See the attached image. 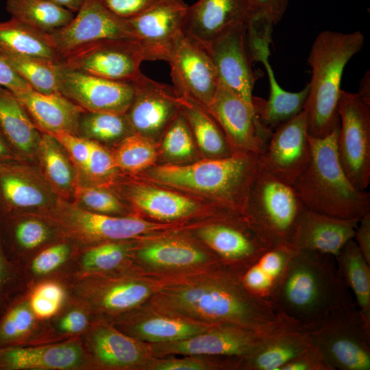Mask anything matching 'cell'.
<instances>
[{
	"label": "cell",
	"mask_w": 370,
	"mask_h": 370,
	"mask_svg": "<svg viewBox=\"0 0 370 370\" xmlns=\"http://www.w3.org/2000/svg\"><path fill=\"white\" fill-rule=\"evenodd\" d=\"M151 304L164 314L239 326L262 334L273 331L281 321L269 303L250 294L239 275L223 267L201 279L162 287Z\"/></svg>",
	"instance_id": "6da1fadb"
},
{
	"label": "cell",
	"mask_w": 370,
	"mask_h": 370,
	"mask_svg": "<svg viewBox=\"0 0 370 370\" xmlns=\"http://www.w3.org/2000/svg\"><path fill=\"white\" fill-rule=\"evenodd\" d=\"M348 291L334 257L297 250L271 304L277 314L312 331Z\"/></svg>",
	"instance_id": "7a4b0ae2"
},
{
	"label": "cell",
	"mask_w": 370,
	"mask_h": 370,
	"mask_svg": "<svg viewBox=\"0 0 370 370\" xmlns=\"http://www.w3.org/2000/svg\"><path fill=\"white\" fill-rule=\"evenodd\" d=\"M259 165L258 154L238 151L190 164L158 166L147 175L156 183L203 194L219 209L243 213Z\"/></svg>",
	"instance_id": "3957f363"
},
{
	"label": "cell",
	"mask_w": 370,
	"mask_h": 370,
	"mask_svg": "<svg viewBox=\"0 0 370 370\" xmlns=\"http://www.w3.org/2000/svg\"><path fill=\"white\" fill-rule=\"evenodd\" d=\"M336 127L323 138L308 135L310 160L292 186L310 210L343 219H360L370 212V194L355 187L338 160Z\"/></svg>",
	"instance_id": "277c9868"
},
{
	"label": "cell",
	"mask_w": 370,
	"mask_h": 370,
	"mask_svg": "<svg viewBox=\"0 0 370 370\" xmlns=\"http://www.w3.org/2000/svg\"><path fill=\"white\" fill-rule=\"evenodd\" d=\"M360 31L321 32L314 39L307 61L311 68L309 92L304 108L308 135L323 138L339 125L341 83L347 62L362 48Z\"/></svg>",
	"instance_id": "5b68a950"
},
{
	"label": "cell",
	"mask_w": 370,
	"mask_h": 370,
	"mask_svg": "<svg viewBox=\"0 0 370 370\" xmlns=\"http://www.w3.org/2000/svg\"><path fill=\"white\" fill-rule=\"evenodd\" d=\"M310 334L331 370L370 369V324L349 291Z\"/></svg>",
	"instance_id": "8992f818"
},
{
	"label": "cell",
	"mask_w": 370,
	"mask_h": 370,
	"mask_svg": "<svg viewBox=\"0 0 370 370\" xmlns=\"http://www.w3.org/2000/svg\"><path fill=\"white\" fill-rule=\"evenodd\" d=\"M305 209L292 185L259 165L243 214L272 246H290Z\"/></svg>",
	"instance_id": "52a82bcc"
},
{
	"label": "cell",
	"mask_w": 370,
	"mask_h": 370,
	"mask_svg": "<svg viewBox=\"0 0 370 370\" xmlns=\"http://www.w3.org/2000/svg\"><path fill=\"white\" fill-rule=\"evenodd\" d=\"M45 213L56 223L63 237L79 248L108 241L136 239L173 227L134 215L116 217L92 212L61 199Z\"/></svg>",
	"instance_id": "ba28073f"
},
{
	"label": "cell",
	"mask_w": 370,
	"mask_h": 370,
	"mask_svg": "<svg viewBox=\"0 0 370 370\" xmlns=\"http://www.w3.org/2000/svg\"><path fill=\"white\" fill-rule=\"evenodd\" d=\"M336 150L352 184L366 190L370 183V103L358 93L341 90Z\"/></svg>",
	"instance_id": "9c48e42d"
},
{
	"label": "cell",
	"mask_w": 370,
	"mask_h": 370,
	"mask_svg": "<svg viewBox=\"0 0 370 370\" xmlns=\"http://www.w3.org/2000/svg\"><path fill=\"white\" fill-rule=\"evenodd\" d=\"M197 234L219 257L223 267L238 275L272 247L240 212L222 210L217 220L204 225Z\"/></svg>",
	"instance_id": "30bf717a"
},
{
	"label": "cell",
	"mask_w": 370,
	"mask_h": 370,
	"mask_svg": "<svg viewBox=\"0 0 370 370\" xmlns=\"http://www.w3.org/2000/svg\"><path fill=\"white\" fill-rule=\"evenodd\" d=\"M69 295L82 302L95 319L107 320L136 310L152 294L151 287L130 273L85 275L68 284Z\"/></svg>",
	"instance_id": "8fae6325"
},
{
	"label": "cell",
	"mask_w": 370,
	"mask_h": 370,
	"mask_svg": "<svg viewBox=\"0 0 370 370\" xmlns=\"http://www.w3.org/2000/svg\"><path fill=\"white\" fill-rule=\"evenodd\" d=\"M144 51L135 38H109L82 45L60 62L69 69L97 77L132 82L141 74Z\"/></svg>",
	"instance_id": "7c38bea8"
},
{
	"label": "cell",
	"mask_w": 370,
	"mask_h": 370,
	"mask_svg": "<svg viewBox=\"0 0 370 370\" xmlns=\"http://www.w3.org/2000/svg\"><path fill=\"white\" fill-rule=\"evenodd\" d=\"M59 199L36 162L0 161V216L16 212L45 213Z\"/></svg>",
	"instance_id": "4fadbf2b"
},
{
	"label": "cell",
	"mask_w": 370,
	"mask_h": 370,
	"mask_svg": "<svg viewBox=\"0 0 370 370\" xmlns=\"http://www.w3.org/2000/svg\"><path fill=\"white\" fill-rule=\"evenodd\" d=\"M207 109L223 131L233 153H261L272 132L260 123L253 106L220 77L216 92Z\"/></svg>",
	"instance_id": "5bb4252c"
},
{
	"label": "cell",
	"mask_w": 370,
	"mask_h": 370,
	"mask_svg": "<svg viewBox=\"0 0 370 370\" xmlns=\"http://www.w3.org/2000/svg\"><path fill=\"white\" fill-rule=\"evenodd\" d=\"M166 61L171 66V76L177 95L207 108L216 92L219 76L206 49L184 32Z\"/></svg>",
	"instance_id": "9a60e30c"
},
{
	"label": "cell",
	"mask_w": 370,
	"mask_h": 370,
	"mask_svg": "<svg viewBox=\"0 0 370 370\" xmlns=\"http://www.w3.org/2000/svg\"><path fill=\"white\" fill-rule=\"evenodd\" d=\"M58 92L83 110L125 114L134 92L132 82L110 80L64 66L58 67Z\"/></svg>",
	"instance_id": "2e32d148"
},
{
	"label": "cell",
	"mask_w": 370,
	"mask_h": 370,
	"mask_svg": "<svg viewBox=\"0 0 370 370\" xmlns=\"http://www.w3.org/2000/svg\"><path fill=\"white\" fill-rule=\"evenodd\" d=\"M258 156L264 169L292 185L311 156L304 111L274 130Z\"/></svg>",
	"instance_id": "e0dca14e"
},
{
	"label": "cell",
	"mask_w": 370,
	"mask_h": 370,
	"mask_svg": "<svg viewBox=\"0 0 370 370\" xmlns=\"http://www.w3.org/2000/svg\"><path fill=\"white\" fill-rule=\"evenodd\" d=\"M188 5L183 0H160L141 14L126 20L146 60H166L184 34Z\"/></svg>",
	"instance_id": "ac0fdd59"
},
{
	"label": "cell",
	"mask_w": 370,
	"mask_h": 370,
	"mask_svg": "<svg viewBox=\"0 0 370 370\" xmlns=\"http://www.w3.org/2000/svg\"><path fill=\"white\" fill-rule=\"evenodd\" d=\"M0 370H97L80 338L29 346L0 347Z\"/></svg>",
	"instance_id": "d6986e66"
},
{
	"label": "cell",
	"mask_w": 370,
	"mask_h": 370,
	"mask_svg": "<svg viewBox=\"0 0 370 370\" xmlns=\"http://www.w3.org/2000/svg\"><path fill=\"white\" fill-rule=\"evenodd\" d=\"M50 35L60 60L75 49L97 40L135 38L127 21L111 13L99 0H84L71 21Z\"/></svg>",
	"instance_id": "ffe728a7"
},
{
	"label": "cell",
	"mask_w": 370,
	"mask_h": 370,
	"mask_svg": "<svg viewBox=\"0 0 370 370\" xmlns=\"http://www.w3.org/2000/svg\"><path fill=\"white\" fill-rule=\"evenodd\" d=\"M247 24L233 27L204 48L211 57L219 77L253 106V90L258 73L253 69L254 60L248 42Z\"/></svg>",
	"instance_id": "44dd1931"
},
{
	"label": "cell",
	"mask_w": 370,
	"mask_h": 370,
	"mask_svg": "<svg viewBox=\"0 0 370 370\" xmlns=\"http://www.w3.org/2000/svg\"><path fill=\"white\" fill-rule=\"evenodd\" d=\"M132 84L134 97L125 114L134 134L151 139L166 130L180 112L178 96L174 88L142 73Z\"/></svg>",
	"instance_id": "7402d4cb"
},
{
	"label": "cell",
	"mask_w": 370,
	"mask_h": 370,
	"mask_svg": "<svg viewBox=\"0 0 370 370\" xmlns=\"http://www.w3.org/2000/svg\"><path fill=\"white\" fill-rule=\"evenodd\" d=\"M264 335L239 326L216 325L186 339L152 343L151 349L156 356L182 354L242 358L253 351Z\"/></svg>",
	"instance_id": "603a6c76"
},
{
	"label": "cell",
	"mask_w": 370,
	"mask_h": 370,
	"mask_svg": "<svg viewBox=\"0 0 370 370\" xmlns=\"http://www.w3.org/2000/svg\"><path fill=\"white\" fill-rule=\"evenodd\" d=\"M97 369H135L145 365L142 341L117 329L110 321L94 319L80 337Z\"/></svg>",
	"instance_id": "cb8c5ba5"
},
{
	"label": "cell",
	"mask_w": 370,
	"mask_h": 370,
	"mask_svg": "<svg viewBox=\"0 0 370 370\" xmlns=\"http://www.w3.org/2000/svg\"><path fill=\"white\" fill-rule=\"evenodd\" d=\"M46 213L16 212L0 216V239L7 258L19 265L47 245L62 238Z\"/></svg>",
	"instance_id": "d4e9b609"
},
{
	"label": "cell",
	"mask_w": 370,
	"mask_h": 370,
	"mask_svg": "<svg viewBox=\"0 0 370 370\" xmlns=\"http://www.w3.org/2000/svg\"><path fill=\"white\" fill-rule=\"evenodd\" d=\"M254 16L249 0H199L188 7L184 32L204 47Z\"/></svg>",
	"instance_id": "484cf974"
},
{
	"label": "cell",
	"mask_w": 370,
	"mask_h": 370,
	"mask_svg": "<svg viewBox=\"0 0 370 370\" xmlns=\"http://www.w3.org/2000/svg\"><path fill=\"white\" fill-rule=\"evenodd\" d=\"M276 329L263 336L238 367L248 370H280L312 343L310 331L282 315Z\"/></svg>",
	"instance_id": "4316f807"
},
{
	"label": "cell",
	"mask_w": 370,
	"mask_h": 370,
	"mask_svg": "<svg viewBox=\"0 0 370 370\" xmlns=\"http://www.w3.org/2000/svg\"><path fill=\"white\" fill-rule=\"evenodd\" d=\"M110 186L125 204L162 221L184 218L201 208L199 204L190 198L131 180L121 173Z\"/></svg>",
	"instance_id": "83f0119b"
},
{
	"label": "cell",
	"mask_w": 370,
	"mask_h": 370,
	"mask_svg": "<svg viewBox=\"0 0 370 370\" xmlns=\"http://www.w3.org/2000/svg\"><path fill=\"white\" fill-rule=\"evenodd\" d=\"M359 219H343L310 210L302 213L290 246L296 250H310L336 258L344 245L354 238Z\"/></svg>",
	"instance_id": "f1b7e54d"
},
{
	"label": "cell",
	"mask_w": 370,
	"mask_h": 370,
	"mask_svg": "<svg viewBox=\"0 0 370 370\" xmlns=\"http://www.w3.org/2000/svg\"><path fill=\"white\" fill-rule=\"evenodd\" d=\"M269 41H259L251 47L254 61L262 62L269 80L267 100L254 97L252 105L255 114L264 127L273 132L304 110L309 92L308 84L300 91L292 92L284 90L278 83L269 61Z\"/></svg>",
	"instance_id": "f546056e"
},
{
	"label": "cell",
	"mask_w": 370,
	"mask_h": 370,
	"mask_svg": "<svg viewBox=\"0 0 370 370\" xmlns=\"http://www.w3.org/2000/svg\"><path fill=\"white\" fill-rule=\"evenodd\" d=\"M63 341L49 320L38 318L31 309L27 289L16 295L0 314V347L37 345Z\"/></svg>",
	"instance_id": "4dcf8cb0"
},
{
	"label": "cell",
	"mask_w": 370,
	"mask_h": 370,
	"mask_svg": "<svg viewBox=\"0 0 370 370\" xmlns=\"http://www.w3.org/2000/svg\"><path fill=\"white\" fill-rule=\"evenodd\" d=\"M108 321L133 338L152 343L182 341L216 325L168 314L145 318L132 310Z\"/></svg>",
	"instance_id": "1f68e13d"
},
{
	"label": "cell",
	"mask_w": 370,
	"mask_h": 370,
	"mask_svg": "<svg viewBox=\"0 0 370 370\" xmlns=\"http://www.w3.org/2000/svg\"><path fill=\"white\" fill-rule=\"evenodd\" d=\"M15 95L41 132L77 135L78 120L84 110L59 92L43 94L31 89Z\"/></svg>",
	"instance_id": "d6a6232c"
},
{
	"label": "cell",
	"mask_w": 370,
	"mask_h": 370,
	"mask_svg": "<svg viewBox=\"0 0 370 370\" xmlns=\"http://www.w3.org/2000/svg\"><path fill=\"white\" fill-rule=\"evenodd\" d=\"M0 132L18 158L36 162L42 132L18 98L0 86Z\"/></svg>",
	"instance_id": "836d02e7"
},
{
	"label": "cell",
	"mask_w": 370,
	"mask_h": 370,
	"mask_svg": "<svg viewBox=\"0 0 370 370\" xmlns=\"http://www.w3.org/2000/svg\"><path fill=\"white\" fill-rule=\"evenodd\" d=\"M134 240L108 241L79 248L73 263L71 280L85 275H116L130 273L136 247Z\"/></svg>",
	"instance_id": "e575fe53"
},
{
	"label": "cell",
	"mask_w": 370,
	"mask_h": 370,
	"mask_svg": "<svg viewBox=\"0 0 370 370\" xmlns=\"http://www.w3.org/2000/svg\"><path fill=\"white\" fill-rule=\"evenodd\" d=\"M296 251L287 245L271 247L239 275L240 281L250 294L271 304Z\"/></svg>",
	"instance_id": "d590c367"
},
{
	"label": "cell",
	"mask_w": 370,
	"mask_h": 370,
	"mask_svg": "<svg viewBox=\"0 0 370 370\" xmlns=\"http://www.w3.org/2000/svg\"><path fill=\"white\" fill-rule=\"evenodd\" d=\"M133 259L156 269H181L218 264V257L180 238H163L136 247Z\"/></svg>",
	"instance_id": "8d00e7d4"
},
{
	"label": "cell",
	"mask_w": 370,
	"mask_h": 370,
	"mask_svg": "<svg viewBox=\"0 0 370 370\" xmlns=\"http://www.w3.org/2000/svg\"><path fill=\"white\" fill-rule=\"evenodd\" d=\"M36 163L58 197L72 201L79 185L77 171L64 147L53 135L42 134Z\"/></svg>",
	"instance_id": "74e56055"
},
{
	"label": "cell",
	"mask_w": 370,
	"mask_h": 370,
	"mask_svg": "<svg viewBox=\"0 0 370 370\" xmlns=\"http://www.w3.org/2000/svg\"><path fill=\"white\" fill-rule=\"evenodd\" d=\"M79 247L62 237L43 247L21 264L26 289L49 279L66 282L71 280L73 263Z\"/></svg>",
	"instance_id": "f35d334b"
},
{
	"label": "cell",
	"mask_w": 370,
	"mask_h": 370,
	"mask_svg": "<svg viewBox=\"0 0 370 370\" xmlns=\"http://www.w3.org/2000/svg\"><path fill=\"white\" fill-rule=\"evenodd\" d=\"M178 100L180 112L203 152L212 158L231 156L233 151L225 134L208 110L184 96H178Z\"/></svg>",
	"instance_id": "ab89813d"
},
{
	"label": "cell",
	"mask_w": 370,
	"mask_h": 370,
	"mask_svg": "<svg viewBox=\"0 0 370 370\" xmlns=\"http://www.w3.org/2000/svg\"><path fill=\"white\" fill-rule=\"evenodd\" d=\"M0 49L56 62L60 61L50 34L11 17L0 23Z\"/></svg>",
	"instance_id": "60d3db41"
},
{
	"label": "cell",
	"mask_w": 370,
	"mask_h": 370,
	"mask_svg": "<svg viewBox=\"0 0 370 370\" xmlns=\"http://www.w3.org/2000/svg\"><path fill=\"white\" fill-rule=\"evenodd\" d=\"M335 259L338 273L352 291L357 308L370 324V264L353 238L344 245Z\"/></svg>",
	"instance_id": "b9f144b4"
},
{
	"label": "cell",
	"mask_w": 370,
	"mask_h": 370,
	"mask_svg": "<svg viewBox=\"0 0 370 370\" xmlns=\"http://www.w3.org/2000/svg\"><path fill=\"white\" fill-rule=\"evenodd\" d=\"M6 10L11 17L47 34L66 26L75 16L48 0H6Z\"/></svg>",
	"instance_id": "7bdbcfd3"
},
{
	"label": "cell",
	"mask_w": 370,
	"mask_h": 370,
	"mask_svg": "<svg viewBox=\"0 0 370 370\" xmlns=\"http://www.w3.org/2000/svg\"><path fill=\"white\" fill-rule=\"evenodd\" d=\"M2 58L36 92H58V67L60 62L0 49Z\"/></svg>",
	"instance_id": "ee69618b"
},
{
	"label": "cell",
	"mask_w": 370,
	"mask_h": 370,
	"mask_svg": "<svg viewBox=\"0 0 370 370\" xmlns=\"http://www.w3.org/2000/svg\"><path fill=\"white\" fill-rule=\"evenodd\" d=\"M134 134L125 114L83 111L79 118L77 135L103 145H114Z\"/></svg>",
	"instance_id": "f6af8a7d"
},
{
	"label": "cell",
	"mask_w": 370,
	"mask_h": 370,
	"mask_svg": "<svg viewBox=\"0 0 370 370\" xmlns=\"http://www.w3.org/2000/svg\"><path fill=\"white\" fill-rule=\"evenodd\" d=\"M119 171L134 175L152 166L157 158V151L151 139L132 134L110 149Z\"/></svg>",
	"instance_id": "bcb514c9"
},
{
	"label": "cell",
	"mask_w": 370,
	"mask_h": 370,
	"mask_svg": "<svg viewBox=\"0 0 370 370\" xmlns=\"http://www.w3.org/2000/svg\"><path fill=\"white\" fill-rule=\"evenodd\" d=\"M71 202L95 213L116 217L132 215L128 206L108 186L78 185Z\"/></svg>",
	"instance_id": "7dc6e473"
},
{
	"label": "cell",
	"mask_w": 370,
	"mask_h": 370,
	"mask_svg": "<svg viewBox=\"0 0 370 370\" xmlns=\"http://www.w3.org/2000/svg\"><path fill=\"white\" fill-rule=\"evenodd\" d=\"M27 292L31 309L42 320L53 317L69 297L68 284L56 279L38 282L27 288Z\"/></svg>",
	"instance_id": "c3c4849f"
},
{
	"label": "cell",
	"mask_w": 370,
	"mask_h": 370,
	"mask_svg": "<svg viewBox=\"0 0 370 370\" xmlns=\"http://www.w3.org/2000/svg\"><path fill=\"white\" fill-rule=\"evenodd\" d=\"M94 319L85 304L69 295L62 309L49 321L54 333L66 340L80 338Z\"/></svg>",
	"instance_id": "681fc988"
},
{
	"label": "cell",
	"mask_w": 370,
	"mask_h": 370,
	"mask_svg": "<svg viewBox=\"0 0 370 370\" xmlns=\"http://www.w3.org/2000/svg\"><path fill=\"white\" fill-rule=\"evenodd\" d=\"M119 173L110 149L90 140L88 160L85 171L79 178V185L110 186Z\"/></svg>",
	"instance_id": "f907efd6"
},
{
	"label": "cell",
	"mask_w": 370,
	"mask_h": 370,
	"mask_svg": "<svg viewBox=\"0 0 370 370\" xmlns=\"http://www.w3.org/2000/svg\"><path fill=\"white\" fill-rule=\"evenodd\" d=\"M192 132L181 112L166 128L162 139L164 153L173 159H185L193 153Z\"/></svg>",
	"instance_id": "816d5d0a"
},
{
	"label": "cell",
	"mask_w": 370,
	"mask_h": 370,
	"mask_svg": "<svg viewBox=\"0 0 370 370\" xmlns=\"http://www.w3.org/2000/svg\"><path fill=\"white\" fill-rule=\"evenodd\" d=\"M25 290L21 266L7 258L0 239V314L12 298Z\"/></svg>",
	"instance_id": "f5cc1de1"
},
{
	"label": "cell",
	"mask_w": 370,
	"mask_h": 370,
	"mask_svg": "<svg viewBox=\"0 0 370 370\" xmlns=\"http://www.w3.org/2000/svg\"><path fill=\"white\" fill-rule=\"evenodd\" d=\"M51 135L55 136L67 151L77 171L79 180L88 160L90 140L66 132H59Z\"/></svg>",
	"instance_id": "db71d44e"
},
{
	"label": "cell",
	"mask_w": 370,
	"mask_h": 370,
	"mask_svg": "<svg viewBox=\"0 0 370 370\" xmlns=\"http://www.w3.org/2000/svg\"><path fill=\"white\" fill-rule=\"evenodd\" d=\"M280 370H331L319 348L312 343Z\"/></svg>",
	"instance_id": "11a10c76"
},
{
	"label": "cell",
	"mask_w": 370,
	"mask_h": 370,
	"mask_svg": "<svg viewBox=\"0 0 370 370\" xmlns=\"http://www.w3.org/2000/svg\"><path fill=\"white\" fill-rule=\"evenodd\" d=\"M99 2L115 16L128 20L133 18L160 0H99Z\"/></svg>",
	"instance_id": "9f6ffc18"
},
{
	"label": "cell",
	"mask_w": 370,
	"mask_h": 370,
	"mask_svg": "<svg viewBox=\"0 0 370 370\" xmlns=\"http://www.w3.org/2000/svg\"><path fill=\"white\" fill-rule=\"evenodd\" d=\"M219 367H230L222 362H208L195 357L169 358L158 361L152 367L155 370H206Z\"/></svg>",
	"instance_id": "6f0895ef"
},
{
	"label": "cell",
	"mask_w": 370,
	"mask_h": 370,
	"mask_svg": "<svg viewBox=\"0 0 370 370\" xmlns=\"http://www.w3.org/2000/svg\"><path fill=\"white\" fill-rule=\"evenodd\" d=\"M249 1L254 16L265 18L275 25L283 17L289 0H249Z\"/></svg>",
	"instance_id": "680465c9"
},
{
	"label": "cell",
	"mask_w": 370,
	"mask_h": 370,
	"mask_svg": "<svg viewBox=\"0 0 370 370\" xmlns=\"http://www.w3.org/2000/svg\"><path fill=\"white\" fill-rule=\"evenodd\" d=\"M0 86L17 95L28 91L32 87L0 57Z\"/></svg>",
	"instance_id": "91938a15"
},
{
	"label": "cell",
	"mask_w": 370,
	"mask_h": 370,
	"mask_svg": "<svg viewBox=\"0 0 370 370\" xmlns=\"http://www.w3.org/2000/svg\"><path fill=\"white\" fill-rule=\"evenodd\" d=\"M353 239L367 263L370 264V212L359 219Z\"/></svg>",
	"instance_id": "94428289"
},
{
	"label": "cell",
	"mask_w": 370,
	"mask_h": 370,
	"mask_svg": "<svg viewBox=\"0 0 370 370\" xmlns=\"http://www.w3.org/2000/svg\"><path fill=\"white\" fill-rule=\"evenodd\" d=\"M19 159L0 132V161Z\"/></svg>",
	"instance_id": "6125c7cd"
},
{
	"label": "cell",
	"mask_w": 370,
	"mask_h": 370,
	"mask_svg": "<svg viewBox=\"0 0 370 370\" xmlns=\"http://www.w3.org/2000/svg\"><path fill=\"white\" fill-rule=\"evenodd\" d=\"M49 1L59 5L60 7L64 8L72 12H77L84 0H48Z\"/></svg>",
	"instance_id": "be15d7a7"
},
{
	"label": "cell",
	"mask_w": 370,
	"mask_h": 370,
	"mask_svg": "<svg viewBox=\"0 0 370 370\" xmlns=\"http://www.w3.org/2000/svg\"><path fill=\"white\" fill-rule=\"evenodd\" d=\"M358 94L364 101L370 103V86L369 73L366 74L362 78Z\"/></svg>",
	"instance_id": "e7e4bbea"
}]
</instances>
